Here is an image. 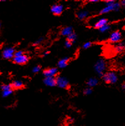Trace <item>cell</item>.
Segmentation results:
<instances>
[{
    "instance_id": "obj_4",
    "label": "cell",
    "mask_w": 125,
    "mask_h": 126,
    "mask_svg": "<svg viewBox=\"0 0 125 126\" xmlns=\"http://www.w3.org/2000/svg\"><path fill=\"white\" fill-rule=\"evenodd\" d=\"M15 48L13 47H6L2 51V57L4 59H13L14 58V54L15 52Z\"/></svg>"
},
{
    "instance_id": "obj_8",
    "label": "cell",
    "mask_w": 125,
    "mask_h": 126,
    "mask_svg": "<svg viewBox=\"0 0 125 126\" xmlns=\"http://www.w3.org/2000/svg\"><path fill=\"white\" fill-rule=\"evenodd\" d=\"M58 73V69L57 67H51L44 69L43 74L45 78L46 77H55Z\"/></svg>"
},
{
    "instance_id": "obj_26",
    "label": "cell",
    "mask_w": 125,
    "mask_h": 126,
    "mask_svg": "<svg viewBox=\"0 0 125 126\" xmlns=\"http://www.w3.org/2000/svg\"><path fill=\"white\" fill-rule=\"evenodd\" d=\"M91 46H92L91 42H90V41L86 42V43H85V44L83 45V48L84 49H88L89 48V47H90Z\"/></svg>"
},
{
    "instance_id": "obj_24",
    "label": "cell",
    "mask_w": 125,
    "mask_h": 126,
    "mask_svg": "<svg viewBox=\"0 0 125 126\" xmlns=\"http://www.w3.org/2000/svg\"><path fill=\"white\" fill-rule=\"evenodd\" d=\"M41 70V67L39 65H36V66H35L33 67V68L32 69V72L33 73L36 74V73L40 72Z\"/></svg>"
},
{
    "instance_id": "obj_16",
    "label": "cell",
    "mask_w": 125,
    "mask_h": 126,
    "mask_svg": "<svg viewBox=\"0 0 125 126\" xmlns=\"http://www.w3.org/2000/svg\"><path fill=\"white\" fill-rule=\"evenodd\" d=\"M125 45L124 42H120L114 46V49L116 52H121L125 50Z\"/></svg>"
},
{
    "instance_id": "obj_29",
    "label": "cell",
    "mask_w": 125,
    "mask_h": 126,
    "mask_svg": "<svg viewBox=\"0 0 125 126\" xmlns=\"http://www.w3.org/2000/svg\"><path fill=\"white\" fill-rule=\"evenodd\" d=\"M72 43H71L70 41H69L68 40H66V41H65V46L66 47V48H70V47L72 46Z\"/></svg>"
},
{
    "instance_id": "obj_6",
    "label": "cell",
    "mask_w": 125,
    "mask_h": 126,
    "mask_svg": "<svg viewBox=\"0 0 125 126\" xmlns=\"http://www.w3.org/2000/svg\"><path fill=\"white\" fill-rule=\"evenodd\" d=\"M122 39V35L120 31H115L109 36V41L111 43H118Z\"/></svg>"
},
{
    "instance_id": "obj_1",
    "label": "cell",
    "mask_w": 125,
    "mask_h": 126,
    "mask_svg": "<svg viewBox=\"0 0 125 126\" xmlns=\"http://www.w3.org/2000/svg\"><path fill=\"white\" fill-rule=\"evenodd\" d=\"M106 63L103 59H99L94 65V69L100 78H102L106 69Z\"/></svg>"
},
{
    "instance_id": "obj_21",
    "label": "cell",
    "mask_w": 125,
    "mask_h": 126,
    "mask_svg": "<svg viewBox=\"0 0 125 126\" xmlns=\"http://www.w3.org/2000/svg\"><path fill=\"white\" fill-rule=\"evenodd\" d=\"M112 8H113V11H118L120 10L121 6V5H120V3H118V2H115V3L113 4V6H112Z\"/></svg>"
},
{
    "instance_id": "obj_33",
    "label": "cell",
    "mask_w": 125,
    "mask_h": 126,
    "mask_svg": "<svg viewBox=\"0 0 125 126\" xmlns=\"http://www.w3.org/2000/svg\"><path fill=\"white\" fill-rule=\"evenodd\" d=\"M121 87H122L123 90H125V83L123 84L122 86H121Z\"/></svg>"
},
{
    "instance_id": "obj_9",
    "label": "cell",
    "mask_w": 125,
    "mask_h": 126,
    "mask_svg": "<svg viewBox=\"0 0 125 126\" xmlns=\"http://www.w3.org/2000/svg\"><path fill=\"white\" fill-rule=\"evenodd\" d=\"M43 83L48 87H54L56 86L55 77H46L43 79Z\"/></svg>"
},
{
    "instance_id": "obj_7",
    "label": "cell",
    "mask_w": 125,
    "mask_h": 126,
    "mask_svg": "<svg viewBox=\"0 0 125 126\" xmlns=\"http://www.w3.org/2000/svg\"><path fill=\"white\" fill-rule=\"evenodd\" d=\"M51 12L56 16H59L64 10V6L61 4H54L51 7Z\"/></svg>"
},
{
    "instance_id": "obj_13",
    "label": "cell",
    "mask_w": 125,
    "mask_h": 126,
    "mask_svg": "<svg viewBox=\"0 0 125 126\" xmlns=\"http://www.w3.org/2000/svg\"><path fill=\"white\" fill-rule=\"evenodd\" d=\"M108 20L107 19H106V18H101V19H100L98 21L96 22V23L94 24V28L96 29H99L100 28H101L102 26H103L104 25H105V24H108Z\"/></svg>"
},
{
    "instance_id": "obj_20",
    "label": "cell",
    "mask_w": 125,
    "mask_h": 126,
    "mask_svg": "<svg viewBox=\"0 0 125 126\" xmlns=\"http://www.w3.org/2000/svg\"><path fill=\"white\" fill-rule=\"evenodd\" d=\"M1 89L2 91H9V90L13 89L11 84H5L1 85Z\"/></svg>"
},
{
    "instance_id": "obj_17",
    "label": "cell",
    "mask_w": 125,
    "mask_h": 126,
    "mask_svg": "<svg viewBox=\"0 0 125 126\" xmlns=\"http://www.w3.org/2000/svg\"><path fill=\"white\" fill-rule=\"evenodd\" d=\"M78 39V36H77V34L76 33H74V32L73 33H71V34L69 35L67 37V39L66 40L69 41L71 42L72 44L73 43H75L76 41Z\"/></svg>"
},
{
    "instance_id": "obj_30",
    "label": "cell",
    "mask_w": 125,
    "mask_h": 126,
    "mask_svg": "<svg viewBox=\"0 0 125 126\" xmlns=\"http://www.w3.org/2000/svg\"><path fill=\"white\" fill-rule=\"evenodd\" d=\"M50 53V52L49 51H44V52L43 53V57H46L47 56H48L49 54Z\"/></svg>"
},
{
    "instance_id": "obj_31",
    "label": "cell",
    "mask_w": 125,
    "mask_h": 126,
    "mask_svg": "<svg viewBox=\"0 0 125 126\" xmlns=\"http://www.w3.org/2000/svg\"><path fill=\"white\" fill-rule=\"evenodd\" d=\"M120 5H121V6H123V7H125V0H122V1H121V2H120Z\"/></svg>"
},
{
    "instance_id": "obj_12",
    "label": "cell",
    "mask_w": 125,
    "mask_h": 126,
    "mask_svg": "<svg viewBox=\"0 0 125 126\" xmlns=\"http://www.w3.org/2000/svg\"><path fill=\"white\" fill-rule=\"evenodd\" d=\"M69 60H70V58H68V57L61 59L58 62V67L60 69L65 68L68 66V64Z\"/></svg>"
},
{
    "instance_id": "obj_5",
    "label": "cell",
    "mask_w": 125,
    "mask_h": 126,
    "mask_svg": "<svg viewBox=\"0 0 125 126\" xmlns=\"http://www.w3.org/2000/svg\"><path fill=\"white\" fill-rule=\"evenodd\" d=\"M29 60H30V58H29L28 56H27L25 54L20 56L14 57L13 58V61L14 62V63L18 65L26 64L29 61Z\"/></svg>"
},
{
    "instance_id": "obj_19",
    "label": "cell",
    "mask_w": 125,
    "mask_h": 126,
    "mask_svg": "<svg viewBox=\"0 0 125 126\" xmlns=\"http://www.w3.org/2000/svg\"><path fill=\"white\" fill-rule=\"evenodd\" d=\"M110 29H111V26L108 23V24H105V25H104L103 26L100 28L99 29V31H100L101 33H105V32H106L107 31H109Z\"/></svg>"
},
{
    "instance_id": "obj_25",
    "label": "cell",
    "mask_w": 125,
    "mask_h": 126,
    "mask_svg": "<svg viewBox=\"0 0 125 126\" xmlns=\"http://www.w3.org/2000/svg\"><path fill=\"white\" fill-rule=\"evenodd\" d=\"M43 39H44V38H43V37H41V38H38V39H37L36 41H35L34 42L33 44V46H38V45H39V44H40L41 43L43 42Z\"/></svg>"
},
{
    "instance_id": "obj_34",
    "label": "cell",
    "mask_w": 125,
    "mask_h": 126,
    "mask_svg": "<svg viewBox=\"0 0 125 126\" xmlns=\"http://www.w3.org/2000/svg\"><path fill=\"white\" fill-rule=\"evenodd\" d=\"M1 23L0 22V29H1Z\"/></svg>"
},
{
    "instance_id": "obj_28",
    "label": "cell",
    "mask_w": 125,
    "mask_h": 126,
    "mask_svg": "<svg viewBox=\"0 0 125 126\" xmlns=\"http://www.w3.org/2000/svg\"><path fill=\"white\" fill-rule=\"evenodd\" d=\"M105 3H106V5L108 6H112L114 3H115V1L114 0H106L105 1Z\"/></svg>"
},
{
    "instance_id": "obj_23",
    "label": "cell",
    "mask_w": 125,
    "mask_h": 126,
    "mask_svg": "<svg viewBox=\"0 0 125 126\" xmlns=\"http://www.w3.org/2000/svg\"><path fill=\"white\" fill-rule=\"evenodd\" d=\"M92 93H93V89H92V88L89 87L85 88L83 91V94L86 95H91L92 94Z\"/></svg>"
},
{
    "instance_id": "obj_15",
    "label": "cell",
    "mask_w": 125,
    "mask_h": 126,
    "mask_svg": "<svg viewBox=\"0 0 125 126\" xmlns=\"http://www.w3.org/2000/svg\"><path fill=\"white\" fill-rule=\"evenodd\" d=\"M89 14V13L88 11L82 10V11H80L79 12H78V13H77V17H78V18L79 20L83 21L85 19H86V17L88 16Z\"/></svg>"
},
{
    "instance_id": "obj_10",
    "label": "cell",
    "mask_w": 125,
    "mask_h": 126,
    "mask_svg": "<svg viewBox=\"0 0 125 126\" xmlns=\"http://www.w3.org/2000/svg\"><path fill=\"white\" fill-rule=\"evenodd\" d=\"M73 32V28L72 26H66L63 28L61 31V34L63 36L68 37L69 35Z\"/></svg>"
},
{
    "instance_id": "obj_3",
    "label": "cell",
    "mask_w": 125,
    "mask_h": 126,
    "mask_svg": "<svg viewBox=\"0 0 125 126\" xmlns=\"http://www.w3.org/2000/svg\"><path fill=\"white\" fill-rule=\"evenodd\" d=\"M56 86L61 89H66L69 86V80L66 77L58 76L56 78Z\"/></svg>"
},
{
    "instance_id": "obj_27",
    "label": "cell",
    "mask_w": 125,
    "mask_h": 126,
    "mask_svg": "<svg viewBox=\"0 0 125 126\" xmlns=\"http://www.w3.org/2000/svg\"><path fill=\"white\" fill-rule=\"evenodd\" d=\"M24 52H23L22 50H18V51H15V54H14V57H18V56H20L24 54Z\"/></svg>"
},
{
    "instance_id": "obj_22",
    "label": "cell",
    "mask_w": 125,
    "mask_h": 126,
    "mask_svg": "<svg viewBox=\"0 0 125 126\" xmlns=\"http://www.w3.org/2000/svg\"><path fill=\"white\" fill-rule=\"evenodd\" d=\"M13 93V91L12 90H9V91H2V96L3 97H9Z\"/></svg>"
},
{
    "instance_id": "obj_32",
    "label": "cell",
    "mask_w": 125,
    "mask_h": 126,
    "mask_svg": "<svg viewBox=\"0 0 125 126\" xmlns=\"http://www.w3.org/2000/svg\"><path fill=\"white\" fill-rule=\"evenodd\" d=\"M89 2H90V3H98V2H99V0H89Z\"/></svg>"
},
{
    "instance_id": "obj_11",
    "label": "cell",
    "mask_w": 125,
    "mask_h": 126,
    "mask_svg": "<svg viewBox=\"0 0 125 126\" xmlns=\"http://www.w3.org/2000/svg\"><path fill=\"white\" fill-rule=\"evenodd\" d=\"M13 89H19L24 87V82L20 80H15L11 84Z\"/></svg>"
},
{
    "instance_id": "obj_14",
    "label": "cell",
    "mask_w": 125,
    "mask_h": 126,
    "mask_svg": "<svg viewBox=\"0 0 125 126\" xmlns=\"http://www.w3.org/2000/svg\"><path fill=\"white\" fill-rule=\"evenodd\" d=\"M99 80L96 78H90L87 80L86 84L89 87H94L98 84Z\"/></svg>"
},
{
    "instance_id": "obj_2",
    "label": "cell",
    "mask_w": 125,
    "mask_h": 126,
    "mask_svg": "<svg viewBox=\"0 0 125 126\" xmlns=\"http://www.w3.org/2000/svg\"><path fill=\"white\" fill-rule=\"evenodd\" d=\"M101 78L104 80V82L108 84H114L118 80V76L116 73L113 71H109V72L105 73Z\"/></svg>"
},
{
    "instance_id": "obj_18",
    "label": "cell",
    "mask_w": 125,
    "mask_h": 126,
    "mask_svg": "<svg viewBox=\"0 0 125 126\" xmlns=\"http://www.w3.org/2000/svg\"><path fill=\"white\" fill-rule=\"evenodd\" d=\"M113 6V5H112ZM112 6H106L105 8H103L101 11H100V15H104V14H107L109 13V12L113 11V8H112Z\"/></svg>"
}]
</instances>
